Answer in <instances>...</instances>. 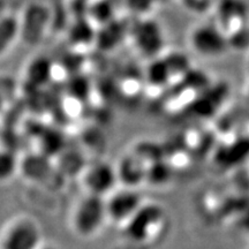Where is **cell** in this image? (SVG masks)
<instances>
[{"label":"cell","instance_id":"5","mask_svg":"<svg viewBox=\"0 0 249 249\" xmlns=\"http://www.w3.org/2000/svg\"><path fill=\"white\" fill-rule=\"evenodd\" d=\"M51 20L48 7L42 4H31L24 11L20 23V35L27 44L34 45L44 36L46 27Z\"/></svg>","mask_w":249,"mask_h":249},{"label":"cell","instance_id":"7","mask_svg":"<svg viewBox=\"0 0 249 249\" xmlns=\"http://www.w3.org/2000/svg\"><path fill=\"white\" fill-rule=\"evenodd\" d=\"M118 180L117 171L107 163L92 165L86 174V185L91 195L101 196L112 191Z\"/></svg>","mask_w":249,"mask_h":249},{"label":"cell","instance_id":"11","mask_svg":"<svg viewBox=\"0 0 249 249\" xmlns=\"http://www.w3.org/2000/svg\"><path fill=\"white\" fill-rule=\"evenodd\" d=\"M39 152L53 158L66 150V136L58 128H45L39 134Z\"/></svg>","mask_w":249,"mask_h":249},{"label":"cell","instance_id":"25","mask_svg":"<svg viewBox=\"0 0 249 249\" xmlns=\"http://www.w3.org/2000/svg\"><path fill=\"white\" fill-rule=\"evenodd\" d=\"M42 249H55V248H52V247H45V248H42Z\"/></svg>","mask_w":249,"mask_h":249},{"label":"cell","instance_id":"6","mask_svg":"<svg viewBox=\"0 0 249 249\" xmlns=\"http://www.w3.org/2000/svg\"><path fill=\"white\" fill-rule=\"evenodd\" d=\"M39 239L38 227L30 220H22L7 232L2 249H37Z\"/></svg>","mask_w":249,"mask_h":249},{"label":"cell","instance_id":"13","mask_svg":"<svg viewBox=\"0 0 249 249\" xmlns=\"http://www.w3.org/2000/svg\"><path fill=\"white\" fill-rule=\"evenodd\" d=\"M118 180L127 183V185H134L138 181H141L145 178V171L143 167L142 161L140 157L136 156H127L120 161L119 167L116 170Z\"/></svg>","mask_w":249,"mask_h":249},{"label":"cell","instance_id":"12","mask_svg":"<svg viewBox=\"0 0 249 249\" xmlns=\"http://www.w3.org/2000/svg\"><path fill=\"white\" fill-rule=\"evenodd\" d=\"M96 33L92 21L88 17L75 18L68 29V40L71 45L86 46L95 42Z\"/></svg>","mask_w":249,"mask_h":249},{"label":"cell","instance_id":"9","mask_svg":"<svg viewBox=\"0 0 249 249\" xmlns=\"http://www.w3.org/2000/svg\"><path fill=\"white\" fill-rule=\"evenodd\" d=\"M18 169L21 170L24 178L30 181H45L52 173L51 158L40 152H31L18 161Z\"/></svg>","mask_w":249,"mask_h":249},{"label":"cell","instance_id":"4","mask_svg":"<svg viewBox=\"0 0 249 249\" xmlns=\"http://www.w3.org/2000/svg\"><path fill=\"white\" fill-rule=\"evenodd\" d=\"M107 214V203L101 196L90 195L81 202L75 213V227L81 234L89 235L97 231Z\"/></svg>","mask_w":249,"mask_h":249},{"label":"cell","instance_id":"16","mask_svg":"<svg viewBox=\"0 0 249 249\" xmlns=\"http://www.w3.org/2000/svg\"><path fill=\"white\" fill-rule=\"evenodd\" d=\"M66 92L74 101L83 103L89 98L91 92V85L88 77L81 73L70 75L66 83Z\"/></svg>","mask_w":249,"mask_h":249},{"label":"cell","instance_id":"14","mask_svg":"<svg viewBox=\"0 0 249 249\" xmlns=\"http://www.w3.org/2000/svg\"><path fill=\"white\" fill-rule=\"evenodd\" d=\"M124 36V27L113 20L101 27L96 33L95 43L101 50H112L119 44Z\"/></svg>","mask_w":249,"mask_h":249},{"label":"cell","instance_id":"19","mask_svg":"<svg viewBox=\"0 0 249 249\" xmlns=\"http://www.w3.org/2000/svg\"><path fill=\"white\" fill-rule=\"evenodd\" d=\"M18 169V160L13 150H0V181H6L14 176Z\"/></svg>","mask_w":249,"mask_h":249},{"label":"cell","instance_id":"3","mask_svg":"<svg viewBox=\"0 0 249 249\" xmlns=\"http://www.w3.org/2000/svg\"><path fill=\"white\" fill-rule=\"evenodd\" d=\"M134 45L145 57H156L164 48V35L160 24L151 18H142L133 28Z\"/></svg>","mask_w":249,"mask_h":249},{"label":"cell","instance_id":"21","mask_svg":"<svg viewBox=\"0 0 249 249\" xmlns=\"http://www.w3.org/2000/svg\"><path fill=\"white\" fill-rule=\"evenodd\" d=\"M124 2L128 11L133 12L134 14L145 15L152 7L154 0H124Z\"/></svg>","mask_w":249,"mask_h":249},{"label":"cell","instance_id":"20","mask_svg":"<svg viewBox=\"0 0 249 249\" xmlns=\"http://www.w3.org/2000/svg\"><path fill=\"white\" fill-rule=\"evenodd\" d=\"M82 167V157L76 152H62L60 169L65 174H75Z\"/></svg>","mask_w":249,"mask_h":249},{"label":"cell","instance_id":"15","mask_svg":"<svg viewBox=\"0 0 249 249\" xmlns=\"http://www.w3.org/2000/svg\"><path fill=\"white\" fill-rule=\"evenodd\" d=\"M20 35V23L14 17L2 15L0 18V57L11 48Z\"/></svg>","mask_w":249,"mask_h":249},{"label":"cell","instance_id":"17","mask_svg":"<svg viewBox=\"0 0 249 249\" xmlns=\"http://www.w3.org/2000/svg\"><path fill=\"white\" fill-rule=\"evenodd\" d=\"M88 18L102 26L114 20V7L108 0H95L88 8Z\"/></svg>","mask_w":249,"mask_h":249},{"label":"cell","instance_id":"23","mask_svg":"<svg viewBox=\"0 0 249 249\" xmlns=\"http://www.w3.org/2000/svg\"><path fill=\"white\" fill-rule=\"evenodd\" d=\"M186 6L188 8H191V11H200L203 12V9L205 6H208L209 4H211L210 0H183Z\"/></svg>","mask_w":249,"mask_h":249},{"label":"cell","instance_id":"18","mask_svg":"<svg viewBox=\"0 0 249 249\" xmlns=\"http://www.w3.org/2000/svg\"><path fill=\"white\" fill-rule=\"evenodd\" d=\"M171 77L169 67L164 59H155L147 71V80L149 85L154 87H161L170 82Z\"/></svg>","mask_w":249,"mask_h":249},{"label":"cell","instance_id":"22","mask_svg":"<svg viewBox=\"0 0 249 249\" xmlns=\"http://www.w3.org/2000/svg\"><path fill=\"white\" fill-rule=\"evenodd\" d=\"M61 66L64 67V70L70 71V75H73V74L80 73V65L82 64V60H81L80 55L76 53H68L64 55L62 58Z\"/></svg>","mask_w":249,"mask_h":249},{"label":"cell","instance_id":"1","mask_svg":"<svg viewBox=\"0 0 249 249\" xmlns=\"http://www.w3.org/2000/svg\"><path fill=\"white\" fill-rule=\"evenodd\" d=\"M188 44L202 58L220 57L229 48L225 34L213 23L196 24L188 34Z\"/></svg>","mask_w":249,"mask_h":249},{"label":"cell","instance_id":"24","mask_svg":"<svg viewBox=\"0 0 249 249\" xmlns=\"http://www.w3.org/2000/svg\"><path fill=\"white\" fill-rule=\"evenodd\" d=\"M2 11H4V4H2V1L0 0V18L2 17Z\"/></svg>","mask_w":249,"mask_h":249},{"label":"cell","instance_id":"10","mask_svg":"<svg viewBox=\"0 0 249 249\" xmlns=\"http://www.w3.org/2000/svg\"><path fill=\"white\" fill-rule=\"evenodd\" d=\"M54 64L46 55H38L34 58L27 66V83L33 88L40 89L48 86L53 77Z\"/></svg>","mask_w":249,"mask_h":249},{"label":"cell","instance_id":"8","mask_svg":"<svg viewBox=\"0 0 249 249\" xmlns=\"http://www.w3.org/2000/svg\"><path fill=\"white\" fill-rule=\"evenodd\" d=\"M140 196L135 192L123 191L111 196L107 203V214L116 220L132 218L140 209Z\"/></svg>","mask_w":249,"mask_h":249},{"label":"cell","instance_id":"2","mask_svg":"<svg viewBox=\"0 0 249 249\" xmlns=\"http://www.w3.org/2000/svg\"><path fill=\"white\" fill-rule=\"evenodd\" d=\"M216 26L227 37L249 29V7L245 0H218Z\"/></svg>","mask_w":249,"mask_h":249}]
</instances>
